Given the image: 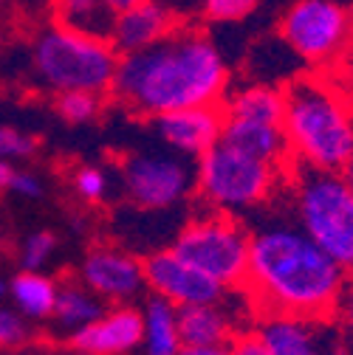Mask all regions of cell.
Returning a JSON list of instances; mask_svg holds the SVG:
<instances>
[{"label": "cell", "instance_id": "cell-27", "mask_svg": "<svg viewBox=\"0 0 353 355\" xmlns=\"http://www.w3.org/2000/svg\"><path fill=\"white\" fill-rule=\"evenodd\" d=\"M37 150V141L26 136L17 127H0V161H20L31 158Z\"/></svg>", "mask_w": 353, "mask_h": 355}, {"label": "cell", "instance_id": "cell-2", "mask_svg": "<svg viewBox=\"0 0 353 355\" xmlns=\"http://www.w3.org/2000/svg\"><path fill=\"white\" fill-rule=\"evenodd\" d=\"M347 274L299 226L249 234L246 296L263 316L325 322L336 313Z\"/></svg>", "mask_w": 353, "mask_h": 355}, {"label": "cell", "instance_id": "cell-3", "mask_svg": "<svg viewBox=\"0 0 353 355\" xmlns=\"http://www.w3.org/2000/svg\"><path fill=\"white\" fill-rule=\"evenodd\" d=\"M283 132L294 164L342 172L353 150V105L328 79L297 76L283 91Z\"/></svg>", "mask_w": 353, "mask_h": 355}, {"label": "cell", "instance_id": "cell-7", "mask_svg": "<svg viewBox=\"0 0 353 355\" xmlns=\"http://www.w3.org/2000/svg\"><path fill=\"white\" fill-rule=\"evenodd\" d=\"M184 262L224 288H243L249 271V232L232 214L195 217L175 234L172 248Z\"/></svg>", "mask_w": 353, "mask_h": 355}, {"label": "cell", "instance_id": "cell-31", "mask_svg": "<svg viewBox=\"0 0 353 355\" xmlns=\"http://www.w3.org/2000/svg\"><path fill=\"white\" fill-rule=\"evenodd\" d=\"M336 316H342L345 330L353 336V277L345 282L342 296H339V307H336Z\"/></svg>", "mask_w": 353, "mask_h": 355}, {"label": "cell", "instance_id": "cell-16", "mask_svg": "<svg viewBox=\"0 0 353 355\" xmlns=\"http://www.w3.org/2000/svg\"><path fill=\"white\" fill-rule=\"evenodd\" d=\"M179 330L184 347H217L235 338L232 319L220 304L179 307Z\"/></svg>", "mask_w": 353, "mask_h": 355}, {"label": "cell", "instance_id": "cell-38", "mask_svg": "<svg viewBox=\"0 0 353 355\" xmlns=\"http://www.w3.org/2000/svg\"><path fill=\"white\" fill-rule=\"evenodd\" d=\"M76 355H88V352H76Z\"/></svg>", "mask_w": 353, "mask_h": 355}, {"label": "cell", "instance_id": "cell-35", "mask_svg": "<svg viewBox=\"0 0 353 355\" xmlns=\"http://www.w3.org/2000/svg\"><path fill=\"white\" fill-rule=\"evenodd\" d=\"M342 178H345V184L353 189V150H350V155H347V161H345V166H342V172H339Z\"/></svg>", "mask_w": 353, "mask_h": 355}, {"label": "cell", "instance_id": "cell-20", "mask_svg": "<svg viewBox=\"0 0 353 355\" xmlns=\"http://www.w3.org/2000/svg\"><path fill=\"white\" fill-rule=\"evenodd\" d=\"M220 110L227 119L283 124V91L272 85H249L220 102Z\"/></svg>", "mask_w": 353, "mask_h": 355}, {"label": "cell", "instance_id": "cell-11", "mask_svg": "<svg viewBox=\"0 0 353 355\" xmlns=\"http://www.w3.org/2000/svg\"><path fill=\"white\" fill-rule=\"evenodd\" d=\"M79 279L102 302H116V304L130 302L147 288L142 259L113 245H99L88 254L82 259Z\"/></svg>", "mask_w": 353, "mask_h": 355}, {"label": "cell", "instance_id": "cell-5", "mask_svg": "<svg viewBox=\"0 0 353 355\" xmlns=\"http://www.w3.org/2000/svg\"><path fill=\"white\" fill-rule=\"evenodd\" d=\"M299 232L317 243L345 274H353V189L339 172L288 164Z\"/></svg>", "mask_w": 353, "mask_h": 355}, {"label": "cell", "instance_id": "cell-17", "mask_svg": "<svg viewBox=\"0 0 353 355\" xmlns=\"http://www.w3.org/2000/svg\"><path fill=\"white\" fill-rule=\"evenodd\" d=\"M51 15L54 26H63L68 31L108 42L113 37L116 12L105 0H51Z\"/></svg>", "mask_w": 353, "mask_h": 355}, {"label": "cell", "instance_id": "cell-33", "mask_svg": "<svg viewBox=\"0 0 353 355\" xmlns=\"http://www.w3.org/2000/svg\"><path fill=\"white\" fill-rule=\"evenodd\" d=\"M15 172H17V166L12 161H0V192H9V184H12Z\"/></svg>", "mask_w": 353, "mask_h": 355}, {"label": "cell", "instance_id": "cell-36", "mask_svg": "<svg viewBox=\"0 0 353 355\" xmlns=\"http://www.w3.org/2000/svg\"><path fill=\"white\" fill-rule=\"evenodd\" d=\"M6 293H9V282H6L3 277H0V299H3Z\"/></svg>", "mask_w": 353, "mask_h": 355}, {"label": "cell", "instance_id": "cell-10", "mask_svg": "<svg viewBox=\"0 0 353 355\" xmlns=\"http://www.w3.org/2000/svg\"><path fill=\"white\" fill-rule=\"evenodd\" d=\"M145 285L153 291V296L167 299L175 307L190 304H220L232 288H224L212 277L201 274L184 262L175 251H153L145 262Z\"/></svg>", "mask_w": 353, "mask_h": 355}, {"label": "cell", "instance_id": "cell-14", "mask_svg": "<svg viewBox=\"0 0 353 355\" xmlns=\"http://www.w3.org/2000/svg\"><path fill=\"white\" fill-rule=\"evenodd\" d=\"M179 28H181L179 17H175L161 0H145V3L116 15L110 46L119 51V57L136 54V51L153 49L156 42H161L164 37H170Z\"/></svg>", "mask_w": 353, "mask_h": 355}, {"label": "cell", "instance_id": "cell-32", "mask_svg": "<svg viewBox=\"0 0 353 355\" xmlns=\"http://www.w3.org/2000/svg\"><path fill=\"white\" fill-rule=\"evenodd\" d=\"M179 355H232L229 344H217V347H181Z\"/></svg>", "mask_w": 353, "mask_h": 355}, {"label": "cell", "instance_id": "cell-21", "mask_svg": "<svg viewBox=\"0 0 353 355\" xmlns=\"http://www.w3.org/2000/svg\"><path fill=\"white\" fill-rule=\"evenodd\" d=\"M57 293L60 285L40 271H20L9 282V296L17 307V313L26 319H51Z\"/></svg>", "mask_w": 353, "mask_h": 355}, {"label": "cell", "instance_id": "cell-28", "mask_svg": "<svg viewBox=\"0 0 353 355\" xmlns=\"http://www.w3.org/2000/svg\"><path fill=\"white\" fill-rule=\"evenodd\" d=\"M26 338H28L26 316H20L17 310H0V349L20 347Z\"/></svg>", "mask_w": 353, "mask_h": 355}, {"label": "cell", "instance_id": "cell-15", "mask_svg": "<svg viewBox=\"0 0 353 355\" xmlns=\"http://www.w3.org/2000/svg\"><path fill=\"white\" fill-rule=\"evenodd\" d=\"M220 141H227L260 161H266L277 169H288L291 150L283 132V124H266V121H246V119H227L224 116V132Z\"/></svg>", "mask_w": 353, "mask_h": 355}, {"label": "cell", "instance_id": "cell-1", "mask_svg": "<svg viewBox=\"0 0 353 355\" xmlns=\"http://www.w3.org/2000/svg\"><path fill=\"white\" fill-rule=\"evenodd\" d=\"M229 87V68L215 42L181 26L153 49L122 54L110 96L139 116L156 119L187 107H215Z\"/></svg>", "mask_w": 353, "mask_h": 355}, {"label": "cell", "instance_id": "cell-19", "mask_svg": "<svg viewBox=\"0 0 353 355\" xmlns=\"http://www.w3.org/2000/svg\"><path fill=\"white\" fill-rule=\"evenodd\" d=\"M257 336L272 355H320V336L314 333V322L266 316L257 327Z\"/></svg>", "mask_w": 353, "mask_h": 355}, {"label": "cell", "instance_id": "cell-34", "mask_svg": "<svg viewBox=\"0 0 353 355\" xmlns=\"http://www.w3.org/2000/svg\"><path fill=\"white\" fill-rule=\"evenodd\" d=\"M105 3H108L116 15H122V12H127V9H133V6L145 3V0H105Z\"/></svg>", "mask_w": 353, "mask_h": 355}, {"label": "cell", "instance_id": "cell-29", "mask_svg": "<svg viewBox=\"0 0 353 355\" xmlns=\"http://www.w3.org/2000/svg\"><path fill=\"white\" fill-rule=\"evenodd\" d=\"M229 347H232V355H272L269 347L263 344V338L257 336V330L235 333V338L229 341Z\"/></svg>", "mask_w": 353, "mask_h": 355}, {"label": "cell", "instance_id": "cell-13", "mask_svg": "<svg viewBox=\"0 0 353 355\" xmlns=\"http://www.w3.org/2000/svg\"><path fill=\"white\" fill-rule=\"evenodd\" d=\"M76 352L88 355H124L142 344V310L130 304H116L99 319L71 333Z\"/></svg>", "mask_w": 353, "mask_h": 355}, {"label": "cell", "instance_id": "cell-9", "mask_svg": "<svg viewBox=\"0 0 353 355\" xmlns=\"http://www.w3.org/2000/svg\"><path fill=\"white\" fill-rule=\"evenodd\" d=\"M280 40L311 65H331L353 40V15L336 0H294L280 17Z\"/></svg>", "mask_w": 353, "mask_h": 355}, {"label": "cell", "instance_id": "cell-12", "mask_svg": "<svg viewBox=\"0 0 353 355\" xmlns=\"http://www.w3.org/2000/svg\"><path fill=\"white\" fill-rule=\"evenodd\" d=\"M158 139L179 155H187L198 161L209 147L220 141L224 132V110L215 107H187L153 119Z\"/></svg>", "mask_w": 353, "mask_h": 355}, {"label": "cell", "instance_id": "cell-24", "mask_svg": "<svg viewBox=\"0 0 353 355\" xmlns=\"http://www.w3.org/2000/svg\"><path fill=\"white\" fill-rule=\"evenodd\" d=\"M57 251V237L51 232H34L23 240L20 245V265L23 271H40L42 265H49Z\"/></svg>", "mask_w": 353, "mask_h": 355}, {"label": "cell", "instance_id": "cell-37", "mask_svg": "<svg viewBox=\"0 0 353 355\" xmlns=\"http://www.w3.org/2000/svg\"><path fill=\"white\" fill-rule=\"evenodd\" d=\"M6 3H9V0H0V6H6Z\"/></svg>", "mask_w": 353, "mask_h": 355}, {"label": "cell", "instance_id": "cell-25", "mask_svg": "<svg viewBox=\"0 0 353 355\" xmlns=\"http://www.w3.org/2000/svg\"><path fill=\"white\" fill-rule=\"evenodd\" d=\"M74 189L79 192V198H85L88 203H99L108 198L110 181H108V172L99 166H79L74 172Z\"/></svg>", "mask_w": 353, "mask_h": 355}, {"label": "cell", "instance_id": "cell-4", "mask_svg": "<svg viewBox=\"0 0 353 355\" xmlns=\"http://www.w3.org/2000/svg\"><path fill=\"white\" fill-rule=\"evenodd\" d=\"M28 65L34 79L46 91L110 94L119 68V51L108 40H94L63 26H49L34 37Z\"/></svg>", "mask_w": 353, "mask_h": 355}, {"label": "cell", "instance_id": "cell-18", "mask_svg": "<svg viewBox=\"0 0 353 355\" xmlns=\"http://www.w3.org/2000/svg\"><path fill=\"white\" fill-rule=\"evenodd\" d=\"M142 347L147 355H179L181 330H179V307L161 296H150L142 307Z\"/></svg>", "mask_w": 353, "mask_h": 355}, {"label": "cell", "instance_id": "cell-23", "mask_svg": "<svg viewBox=\"0 0 353 355\" xmlns=\"http://www.w3.org/2000/svg\"><path fill=\"white\" fill-rule=\"evenodd\" d=\"M105 110V94L94 91H63L54 96V113L68 124L97 121Z\"/></svg>", "mask_w": 353, "mask_h": 355}, {"label": "cell", "instance_id": "cell-8", "mask_svg": "<svg viewBox=\"0 0 353 355\" xmlns=\"http://www.w3.org/2000/svg\"><path fill=\"white\" fill-rule=\"evenodd\" d=\"M119 181L124 198L133 206L164 211L184 203L195 192V161L164 150L130 153L119 164Z\"/></svg>", "mask_w": 353, "mask_h": 355}, {"label": "cell", "instance_id": "cell-30", "mask_svg": "<svg viewBox=\"0 0 353 355\" xmlns=\"http://www.w3.org/2000/svg\"><path fill=\"white\" fill-rule=\"evenodd\" d=\"M9 192L20 195V198H28V200H37L42 195V181L34 175V172H26V169H17L12 184H9Z\"/></svg>", "mask_w": 353, "mask_h": 355}, {"label": "cell", "instance_id": "cell-6", "mask_svg": "<svg viewBox=\"0 0 353 355\" xmlns=\"http://www.w3.org/2000/svg\"><path fill=\"white\" fill-rule=\"evenodd\" d=\"M283 169L227 141H217L195 161V192L212 211H249L266 200Z\"/></svg>", "mask_w": 353, "mask_h": 355}, {"label": "cell", "instance_id": "cell-22", "mask_svg": "<svg viewBox=\"0 0 353 355\" xmlns=\"http://www.w3.org/2000/svg\"><path fill=\"white\" fill-rule=\"evenodd\" d=\"M102 313H105V304L97 293H91L85 285H63L60 293H57V304H54L51 319L63 330L76 333L79 327L99 319Z\"/></svg>", "mask_w": 353, "mask_h": 355}, {"label": "cell", "instance_id": "cell-26", "mask_svg": "<svg viewBox=\"0 0 353 355\" xmlns=\"http://www.w3.org/2000/svg\"><path fill=\"white\" fill-rule=\"evenodd\" d=\"M260 0H201V12L215 23H240L246 20Z\"/></svg>", "mask_w": 353, "mask_h": 355}]
</instances>
